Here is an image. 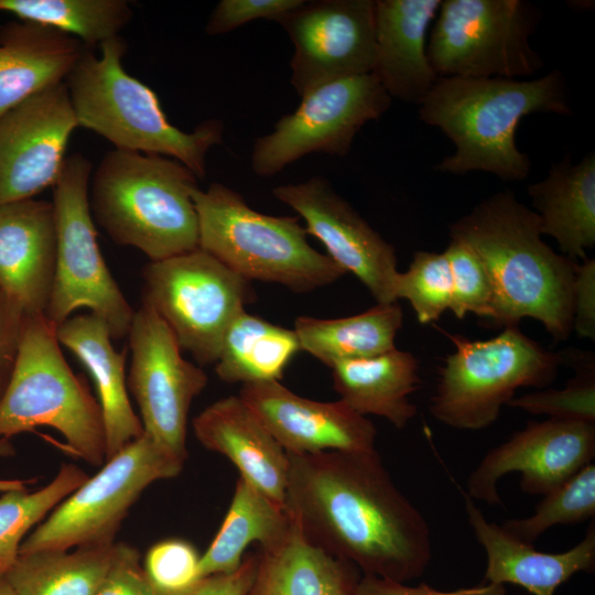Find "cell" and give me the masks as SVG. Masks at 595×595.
Returning <instances> with one entry per match:
<instances>
[{
  "mask_svg": "<svg viewBox=\"0 0 595 595\" xmlns=\"http://www.w3.org/2000/svg\"><path fill=\"white\" fill-rule=\"evenodd\" d=\"M288 456L284 506L311 543L365 575L407 583L424 574L430 527L376 450Z\"/></svg>",
  "mask_w": 595,
  "mask_h": 595,
  "instance_id": "obj_1",
  "label": "cell"
},
{
  "mask_svg": "<svg viewBox=\"0 0 595 595\" xmlns=\"http://www.w3.org/2000/svg\"><path fill=\"white\" fill-rule=\"evenodd\" d=\"M484 263L494 289V326L539 321L555 343L572 332L573 290L578 262L542 239L538 214L510 190L495 193L450 226Z\"/></svg>",
  "mask_w": 595,
  "mask_h": 595,
  "instance_id": "obj_2",
  "label": "cell"
},
{
  "mask_svg": "<svg viewBox=\"0 0 595 595\" xmlns=\"http://www.w3.org/2000/svg\"><path fill=\"white\" fill-rule=\"evenodd\" d=\"M532 113L572 115L560 71L528 80L440 77L419 105L421 121L454 144V152L434 165L436 172L480 171L506 182L523 181L531 172L530 158L516 143V130Z\"/></svg>",
  "mask_w": 595,
  "mask_h": 595,
  "instance_id": "obj_3",
  "label": "cell"
},
{
  "mask_svg": "<svg viewBox=\"0 0 595 595\" xmlns=\"http://www.w3.org/2000/svg\"><path fill=\"white\" fill-rule=\"evenodd\" d=\"M196 181L174 159L113 149L91 173L90 212L116 244L150 261L171 258L199 248Z\"/></svg>",
  "mask_w": 595,
  "mask_h": 595,
  "instance_id": "obj_4",
  "label": "cell"
},
{
  "mask_svg": "<svg viewBox=\"0 0 595 595\" xmlns=\"http://www.w3.org/2000/svg\"><path fill=\"white\" fill-rule=\"evenodd\" d=\"M96 55L85 48L65 80L78 126L115 149L174 159L203 178L208 151L223 142V121L207 119L191 132L181 130L167 119L155 91L126 72L125 40H108Z\"/></svg>",
  "mask_w": 595,
  "mask_h": 595,
  "instance_id": "obj_5",
  "label": "cell"
},
{
  "mask_svg": "<svg viewBox=\"0 0 595 595\" xmlns=\"http://www.w3.org/2000/svg\"><path fill=\"white\" fill-rule=\"evenodd\" d=\"M192 198L199 248L248 281L307 292L346 274L309 244L300 217L259 213L238 192L217 182L205 191L194 188Z\"/></svg>",
  "mask_w": 595,
  "mask_h": 595,
  "instance_id": "obj_6",
  "label": "cell"
},
{
  "mask_svg": "<svg viewBox=\"0 0 595 595\" xmlns=\"http://www.w3.org/2000/svg\"><path fill=\"white\" fill-rule=\"evenodd\" d=\"M60 345L56 326L44 314L26 316L18 361L0 400V439L50 426L76 456L102 466L106 436L99 402L72 371Z\"/></svg>",
  "mask_w": 595,
  "mask_h": 595,
  "instance_id": "obj_7",
  "label": "cell"
},
{
  "mask_svg": "<svg viewBox=\"0 0 595 595\" xmlns=\"http://www.w3.org/2000/svg\"><path fill=\"white\" fill-rule=\"evenodd\" d=\"M445 334L455 351L440 368L430 413L453 429L490 426L519 388L549 386L562 365L561 353L543 348L518 325L506 326L489 339Z\"/></svg>",
  "mask_w": 595,
  "mask_h": 595,
  "instance_id": "obj_8",
  "label": "cell"
},
{
  "mask_svg": "<svg viewBox=\"0 0 595 595\" xmlns=\"http://www.w3.org/2000/svg\"><path fill=\"white\" fill-rule=\"evenodd\" d=\"M91 163L80 153L67 155L53 185L57 251L54 282L45 317L55 326L87 307L108 326L112 339L127 336L133 310L108 269L97 241L89 206Z\"/></svg>",
  "mask_w": 595,
  "mask_h": 595,
  "instance_id": "obj_9",
  "label": "cell"
},
{
  "mask_svg": "<svg viewBox=\"0 0 595 595\" xmlns=\"http://www.w3.org/2000/svg\"><path fill=\"white\" fill-rule=\"evenodd\" d=\"M539 8L523 0H442L428 40L437 77L512 78L541 69L530 37Z\"/></svg>",
  "mask_w": 595,
  "mask_h": 595,
  "instance_id": "obj_10",
  "label": "cell"
},
{
  "mask_svg": "<svg viewBox=\"0 0 595 595\" xmlns=\"http://www.w3.org/2000/svg\"><path fill=\"white\" fill-rule=\"evenodd\" d=\"M184 463L145 433L107 459L23 540L20 552L115 543L132 505L152 483L176 477Z\"/></svg>",
  "mask_w": 595,
  "mask_h": 595,
  "instance_id": "obj_11",
  "label": "cell"
},
{
  "mask_svg": "<svg viewBox=\"0 0 595 595\" xmlns=\"http://www.w3.org/2000/svg\"><path fill=\"white\" fill-rule=\"evenodd\" d=\"M250 281L205 250L150 261L142 303L167 324L199 364L216 363L225 334L252 301Z\"/></svg>",
  "mask_w": 595,
  "mask_h": 595,
  "instance_id": "obj_12",
  "label": "cell"
},
{
  "mask_svg": "<svg viewBox=\"0 0 595 595\" xmlns=\"http://www.w3.org/2000/svg\"><path fill=\"white\" fill-rule=\"evenodd\" d=\"M301 98L270 133L255 140L250 163L257 175H274L314 152L345 156L357 132L392 101L374 73L322 85Z\"/></svg>",
  "mask_w": 595,
  "mask_h": 595,
  "instance_id": "obj_13",
  "label": "cell"
},
{
  "mask_svg": "<svg viewBox=\"0 0 595 595\" xmlns=\"http://www.w3.org/2000/svg\"><path fill=\"white\" fill-rule=\"evenodd\" d=\"M127 337L131 351L127 385L139 407L143 431L164 452L185 463L188 412L208 377L183 358L171 328L144 303L134 312Z\"/></svg>",
  "mask_w": 595,
  "mask_h": 595,
  "instance_id": "obj_14",
  "label": "cell"
},
{
  "mask_svg": "<svg viewBox=\"0 0 595 595\" xmlns=\"http://www.w3.org/2000/svg\"><path fill=\"white\" fill-rule=\"evenodd\" d=\"M275 22L294 45L291 84L301 97L322 85L374 72L375 0H304Z\"/></svg>",
  "mask_w": 595,
  "mask_h": 595,
  "instance_id": "obj_15",
  "label": "cell"
},
{
  "mask_svg": "<svg viewBox=\"0 0 595 595\" xmlns=\"http://www.w3.org/2000/svg\"><path fill=\"white\" fill-rule=\"evenodd\" d=\"M273 196L293 208L307 235L318 239L326 253L346 273H353L377 303L397 302L399 274L396 250L323 176L275 186Z\"/></svg>",
  "mask_w": 595,
  "mask_h": 595,
  "instance_id": "obj_16",
  "label": "cell"
},
{
  "mask_svg": "<svg viewBox=\"0 0 595 595\" xmlns=\"http://www.w3.org/2000/svg\"><path fill=\"white\" fill-rule=\"evenodd\" d=\"M595 456V423L548 419L528 422L493 447L467 479L466 494L488 505H501L497 484L520 473V489L544 496L575 476Z\"/></svg>",
  "mask_w": 595,
  "mask_h": 595,
  "instance_id": "obj_17",
  "label": "cell"
},
{
  "mask_svg": "<svg viewBox=\"0 0 595 595\" xmlns=\"http://www.w3.org/2000/svg\"><path fill=\"white\" fill-rule=\"evenodd\" d=\"M65 82L52 85L0 116V205L53 187L78 128Z\"/></svg>",
  "mask_w": 595,
  "mask_h": 595,
  "instance_id": "obj_18",
  "label": "cell"
},
{
  "mask_svg": "<svg viewBox=\"0 0 595 595\" xmlns=\"http://www.w3.org/2000/svg\"><path fill=\"white\" fill-rule=\"evenodd\" d=\"M238 396L290 455L376 450L374 423L342 400L303 398L280 381L242 385Z\"/></svg>",
  "mask_w": 595,
  "mask_h": 595,
  "instance_id": "obj_19",
  "label": "cell"
},
{
  "mask_svg": "<svg viewBox=\"0 0 595 595\" xmlns=\"http://www.w3.org/2000/svg\"><path fill=\"white\" fill-rule=\"evenodd\" d=\"M57 232L52 202L0 205V291L26 315L44 314L55 274Z\"/></svg>",
  "mask_w": 595,
  "mask_h": 595,
  "instance_id": "obj_20",
  "label": "cell"
},
{
  "mask_svg": "<svg viewBox=\"0 0 595 595\" xmlns=\"http://www.w3.org/2000/svg\"><path fill=\"white\" fill-rule=\"evenodd\" d=\"M462 495L467 522L486 553L484 582L519 585L533 595H554L573 575L594 572V520L576 545L565 552L547 553L488 521L475 500L464 490Z\"/></svg>",
  "mask_w": 595,
  "mask_h": 595,
  "instance_id": "obj_21",
  "label": "cell"
},
{
  "mask_svg": "<svg viewBox=\"0 0 595 595\" xmlns=\"http://www.w3.org/2000/svg\"><path fill=\"white\" fill-rule=\"evenodd\" d=\"M192 425L196 440L206 450L226 456L239 469L240 477L284 505L288 453L239 396L209 404L193 419Z\"/></svg>",
  "mask_w": 595,
  "mask_h": 595,
  "instance_id": "obj_22",
  "label": "cell"
},
{
  "mask_svg": "<svg viewBox=\"0 0 595 595\" xmlns=\"http://www.w3.org/2000/svg\"><path fill=\"white\" fill-rule=\"evenodd\" d=\"M442 0H376L374 74L391 98L420 105L439 79L428 57V31Z\"/></svg>",
  "mask_w": 595,
  "mask_h": 595,
  "instance_id": "obj_23",
  "label": "cell"
},
{
  "mask_svg": "<svg viewBox=\"0 0 595 595\" xmlns=\"http://www.w3.org/2000/svg\"><path fill=\"white\" fill-rule=\"evenodd\" d=\"M56 337L93 378L104 419L107 461L144 433L128 397L126 350H116L107 324L91 313L65 320L56 326Z\"/></svg>",
  "mask_w": 595,
  "mask_h": 595,
  "instance_id": "obj_24",
  "label": "cell"
},
{
  "mask_svg": "<svg viewBox=\"0 0 595 595\" xmlns=\"http://www.w3.org/2000/svg\"><path fill=\"white\" fill-rule=\"evenodd\" d=\"M72 35L32 22L0 29V116L36 93L63 83L85 51Z\"/></svg>",
  "mask_w": 595,
  "mask_h": 595,
  "instance_id": "obj_25",
  "label": "cell"
},
{
  "mask_svg": "<svg viewBox=\"0 0 595 595\" xmlns=\"http://www.w3.org/2000/svg\"><path fill=\"white\" fill-rule=\"evenodd\" d=\"M541 232L552 237L563 256L577 262L595 246V153L573 163L567 155L544 178L527 187Z\"/></svg>",
  "mask_w": 595,
  "mask_h": 595,
  "instance_id": "obj_26",
  "label": "cell"
},
{
  "mask_svg": "<svg viewBox=\"0 0 595 595\" xmlns=\"http://www.w3.org/2000/svg\"><path fill=\"white\" fill-rule=\"evenodd\" d=\"M257 554V572L248 595H354L361 576L351 563L311 543L293 519L279 543L258 548Z\"/></svg>",
  "mask_w": 595,
  "mask_h": 595,
  "instance_id": "obj_27",
  "label": "cell"
},
{
  "mask_svg": "<svg viewBox=\"0 0 595 595\" xmlns=\"http://www.w3.org/2000/svg\"><path fill=\"white\" fill-rule=\"evenodd\" d=\"M333 388L357 413L372 414L403 429L418 413L410 400L421 383L419 361L397 347L367 358L344 360L331 367Z\"/></svg>",
  "mask_w": 595,
  "mask_h": 595,
  "instance_id": "obj_28",
  "label": "cell"
},
{
  "mask_svg": "<svg viewBox=\"0 0 595 595\" xmlns=\"http://www.w3.org/2000/svg\"><path fill=\"white\" fill-rule=\"evenodd\" d=\"M292 518L284 505L238 477L224 521L207 550L201 555V577L230 573L244 559L248 545L267 549L289 532Z\"/></svg>",
  "mask_w": 595,
  "mask_h": 595,
  "instance_id": "obj_29",
  "label": "cell"
},
{
  "mask_svg": "<svg viewBox=\"0 0 595 595\" xmlns=\"http://www.w3.org/2000/svg\"><path fill=\"white\" fill-rule=\"evenodd\" d=\"M402 321V310L397 302L377 303L347 317L299 316L293 329L301 350L331 368L339 361L372 357L396 348Z\"/></svg>",
  "mask_w": 595,
  "mask_h": 595,
  "instance_id": "obj_30",
  "label": "cell"
},
{
  "mask_svg": "<svg viewBox=\"0 0 595 595\" xmlns=\"http://www.w3.org/2000/svg\"><path fill=\"white\" fill-rule=\"evenodd\" d=\"M300 350L294 329L272 324L245 310L225 334L215 372L227 383L280 381Z\"/></svg>",
  "mask_w": 595,
  "mask_h": 595,
  "instance_id": "obj_31",
  "label": "cell"
},
{
  "mask_svg": "<svg viewBox=\"0 0 595 595\" xmlns=\"http://www.w3.org/2000/svg\"><path fill=\"white\" fill-rule=\"evenodd\" d=\"M115 544L21 553L4 577L17 595H96Z\"/></svg>",
  "mask_w": 595,
  "mask_h": 595,
  "instance_id": "obj_32",
  "label": "cell"
},
{
  "mask_svg": "<svg viewBox=\"0 0 595 595\" xmlns=\"http://www.w3.org/2000/svg\"><path fill=\"white\" fill-rule=\"evenodd\" d=\"M0 12L72 35L89 50L119 36L133 15L127 0H0Z\"/></svg>",
  "mask_w": 595,
  "mask_h": 595,
  "instance_id": "obj_33",
  "label": "cell"
},
{
  "mask_svg": "<svg viewBox=\"0 0 595 595\" xmlns=\"http://www.w3.org/2000/svg\"><path fill=\"white\" fill-rule=\"evenodd\" d=\"M88 477L78 466L64 464L42 488L34 491L12 488L0 497V576L18 559L28 532Z\"/></svg>",
  "mask_w": 595,
  "mask_h": 595,
  "instance_id": "obj_34",
  "label": "cell"
},
{
  "mask_svg": "<svg viewBox=\"0 0 595 595\" xmlns=\"http://www.w3.org/2000/svg\"><path fill=\"white\" fill-rule=\"evenodd\" d=\"M595 517V465L588 464L570 480L543 496L534 512L501 526L522 542L533 543L555 524L580 523Z\"/></svg>",
  "mask_w": 595,
  "mask_h": 595,
  "instance_id": "obj_35",
  "label": "cell"
},
{
  "mask_svg": "<svg viewBox=\"0 0 595 595\" xmlns=\"http://www.w3.org/2000/svg\"><path fill=\"white\" fill-rule=\"evenodd\" d=\"M562 364L567 361L575 376L563 389H541L513 397L508 405L549 419L595 423V366L589 353L562 351Z\"/></svg>",
  "mask_w": 595,
  "mask_h": 595,
  "instance_id": "obj_36",
  "label": "cell"
},
{
  "mask_svg": "<svg viewBox=\"0 0 595 595\" xmlns=\"http://www.w3.org/2000/svg\"><path fill=\"white\" fill-rule=\"evenodd\" d=\"M453 280L448 260L444 252L419 250L405 272H399L396 300H407L421 324L436 322L450 310Z\"/></svg>",
  "mask_w": 595,
  "mask_h": 595,
  "instance_id": "obj_37",
  "label": "cell"
},
{
  "mask_svg": "<svg viewBox=\"0 0 595 595\" xmlns=\"http://www.w3.org/2000/svg\"><path fill=\"white\" fill-rule=\"evenodd\" d=\"M448 260L453 294L450 310L456 318L473 313L489 322L494 318V289L489 274L475 250L464 240L450 237L443 251Z\"/></svg>",
  "mask_w": 595,
  "mask_h": 595,
  "instance_id": "obj_38",
  "label": "cell"
},
{
  "mask_svg": "<svg viewBox=\"0 0 595 595\" xmlns=\"http://www.w3.org/2000/svg\"><path fill=\"white\" fill-rule=\"evenodd\" d=\"M201 555L182 539H166L147 552L143 569L151 583L164 595H180L202 577Z\"/></svg>",
  "mask_w": 595,
  "mask_h": 595,
  "instance_id": "obj_39",
  "label": "cell"
},
{
  "mask_svg": "<svg viewBox=\"0 0 595 595\" xmlns=\"http://www.w3.org/2000/svg\"><path fill=\"white\" fill-rule=\"evenodd\" d=\"M304 0H220L214 8L205 32L208 35L228 33L252 20L277 21Z\"/></svg>",
  "mask_w": 595,
  "mask_h": 595,
  "instance_id": "obj_40",
  "label": "cell"
},
{
  "mask_svg": "<svg viewBox=\"0 0 595 595\" xmlns=\"http://www.w3.org/2000/svg\"><path fill=\"white\" fill-rule=\"evenodd\" d=\"M96 595H164L149 580L140 554L127 543H116L112 562Z\"/></svg>",
  "mask_w": 595,
  "mask_h": 595,
  "instance_id": "obj_41",
  "label": "cell"
},
{
  "mask_svg": "<svg viewBox=\"0 0 595 595\" xmlns=\"http://www.w3.org/2000/svg\"><path fill=\"white\" fill-rule=\"evenodd\" d=\"M26 316L17 302L0 291V400L18 361Z\"/></svg>",
  "mask_w": 595,
  "mask_h": 595,
  "instance_id": "obj_42",
  "label": "cell"
},
{
  "mask_svg": "<svg viewBox=\"0 0 595 595\" xmlns=\"http://www.w3.org/2000/svg\"><path fill=\"white\" fill-rule=\"evenodd\" d=\"M354 595H508L506 585L483 582L473 587L440 591L424 583L410 586L374 575L361 574Z\"/></svg>",
  "mask_w": 595,
  "mask_h": 595,
  "instance_id": "obj_43",
  "label": "cell"
},
{
  "mask_svg": "<svg viewBox=\"0 0 595 595\" xmlns=\"http://www.w3.org/2000/svg\"><path fill=\"white\" fill-rule=\"evenodd\" d=\"M578 337L595 339V260L577 266L573 290L572 331Z\"/></svg>",
  "mask_w": 595,
  "mask_h": 595,
  "instance_id": "obj_44",
  "label": "cell"
},
{
  "mask_svg": "<svg viewBox=\"0 0 595 595\" xmlns=\"http://www.w3.org/2000/svg\"><path fill=\"white\" fill-rule=\"evenodd\" d=\"M257 565V552L248 553L235 571L204 576L180 595H248L255 581Z\"/></svg>",
  "mask_w": 595,
  "mask_h": 595,
  "instance_id": "obj_45",
  "label": "cell"
},
{
  "mask_svg": "<svg viewBox=\"0 0 595 595\" xmlns=\"http://www.w3.org/2000/svg\"><path fill=\"white\" fill-rule=\"evenodd\" d=\"M13 454V447L9 440L0 439V456H9Z\"/></svg>",
  "mask_w": 595,
  "mask_h": 595,
  "instance_id": "obj_46",
  "label": "cell"
},
{
  "mask_svg": "<svg viewBox=\"0 0 595 595\" xmlns=\"http://www.w3.org/2000/svg\"><path fill=\"white\" fill-rule=\"evenodd\" d=\"M0 595H17L4 576H0Z\"/></svg>",
  "mask_w": 595,
  "mask_h": 595,
  "instance_id": "obj_47",
  "label": "cell"
}]
</instances>
